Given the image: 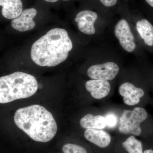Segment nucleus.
I'll return each instance as SVG.
<instances>
[{
  "mask_svg": "<svg viewBox=\"0 0 153 153\" xmlns=\"http://www.w3.org/2000/svg\"><path fill=\"white\" fill-rule=\"evenodd\" d=\"M85 88L96 99L105 98L110 92V83L107 80L91 79L85 82Z\"/></svg>",
  "mask_w": 153,
  "mask_h": 153,
  "instance_id": "nucleus-10",
  "label": "nucleus"
},
{
  "mask_svg": "<svg viewBox=\"0 0 153 153\" xmlns=\"http://www.w3.org/2000/svg\"><path fill=\"white\" fill-rule=\"evenodd\" d=\"M97 18L98 15L95 12L87 10L77 13L75 21L80 32L86 35H92L95 33L94 24Z\"/></svg>",
  "mask_w": 153,
  "mask_h": 153,
  "instance_id": "nucleus-9",
  "label": "nucleus"
},
{
  "mask_svg": "<svg viewBox=\"0 0 153 153\" xmlns=\"http://www.w3.org/2000/svg\"><path fill=\"white\" fill-rule=\"evenodd\" d=\"M72 48L73 44L66 30L54 28L33 44L31 58L38 66L54 67L67 59Z\"/></svg>",
  "mask_w": 153,
  "mask_h": 153,
  "instance_id": "nucleus-1",
  "label": "nucleus"
},
{
  "mask_svg": "<svg viewBox=\"0 0 153 153\" xmlns=\"http://www.w3.org/2000/svg\"><path fill=\"white\" fill-rule=\"evenodd\" d=\"M14 119L17 127L36 141L48 142L57 133V123L52 113L39 105L17 110Z\"/></svg>",
  "mask_w": 153,
  "mask_h": 153,
  "instance_id": "nucleus-2",
  "label": "nucleus"
},
{
  "mask_svg": "<svg viewBox=\"0 0 153 153\" xmlns=\"http://www.w3.org/2000/svg\"><path fill=\"white\" fill-rule=\"evenodd\" d=\"M152 85H153V77L152 78Z\"/></svg>",
  "mask_w": 153,
  "mask_h": 153,
  "instance_id": "nucleus-23",
  "label": "nucleus"
},
{
  "mask_svg": "<svg viewBox=\"0 0 153 153\" xmlns=\"http://www.w3.org/2000/svg\"><path fill=\"white\" fill-rule=\"evenodd\" d=\"M63 1H69V0H63Z\"/></svg>",
  "mask_w": 153,
  "mask_h": 153,
  "instance_id": "nucleus-22",
  "label": "nucleus"
},
{
  "mask_svg": "<svg viewBox=\"0 0 153 153\" xmlns=\"http://www.w3.org/2000/svg\"><path fill=\"white\" fill-rule=\"evenodd\" d=\"M38 89L36 78L30 74L16 71L0 78V103H9L34 95Z\"/></svg>",
  "mask_w": 153,
  "mask_h": 153,
  "instance_id": "nucleus-3",
  "label": "nucleus"
},
{
  "mask_svg": "<svg viewBox=\"0 0 153 153\" xmlns=\"http://www.w3.org/2000/svg\"><path fill=\"white\" fill-rule=\"evenodd\" d=\"M148 118V113L143 108L137 107L132 110L124 111L119 120V131L126 134L140 135L142 132L141 124Z\"/></svg>",
  "mask_w": 153,
  "mask_h": 153,
  "instance_id": "nucleus-4",
  "label": "nucleus"
},
{
  "mask_svg": "<svg viewBox=\"0 0 153 153\" xmlns=\"http://www.w3.org/2000/svg\"><path fill=\"white\" fill-rule=\"evenodd\" d=\"M146 1L151 7L153 8V0H146Z\"/></svg>",
  "mask_w": 153,
  "mask_h": 153,
  "instance_id": "nucleus-20",
  "label": "nucleus"
},
{
  "mask_svg": "<svg viewBox=\"0 0 153 153\" xmlns=\"http://www.w3.org/2000/svg\"><path fill=\"white\" fill-rule=\"evenodd\" d=\"M102 4L106 7H111L115 5L117 0H100Z\"/></svg>",
  "mask_w": 153,
  "mask_h": 153,
  "instance_id": "nucleus-18",
  "label": "nucleus"
},
{
  "mask_svg": "<svg viewBox=\"0 0 153 153\" xmlns=\"http://www.w3.org/2000/svg\"><path fill=\"white\" fill-rule=\"evenodd\" d=\"M63 153H87L85 148L74 144L67 143L62 148Z\"/></svg>",
  "mask_w": 153,
  "mask_h": 153,
  "instance_id": "nucleus-16",
  "label": "nucleus"
},
{
  "mask_svg": "<svg viewBox=\"0 0 153 153\" xmlns=\"http://www.w3.org/2000/svg\"><path fill=\"white\" fill-rule=\"evenodd\" d=\"M106 118L107 126L109 127H114L117 124V120L114 115L111 114L105 117Z\"/></svg>",
  "mask_w": 153,
  "mask_h": 153,
  "instance_id": "nucleus-17",
  "label": "nucleus"
},
{
  "mask_svg": "<svg viewBox=\"0 0 153 153\" xmlns=\"http://www.w3.org/2000/svg\"><path fill=\"white\" fill-rule=\"evenodd\" d=\"M79 124L82 128L102 129L107 126L106 118L102 115L88 114L80 119Z\"/></svg>",
  "mask_w": 153,
  "mask_h": 153,
  "instance_id": "nucleus-14",
  "label": "nucleus"
},
{
  "mask_svg": "<svg viewBox=\"0 0 153 153\" xmlns=\"http://www.w3.org/2000/svg\"><path fill=\"white\" fill-rule=\"evenodd\" d=\"M84 136L87 140L100 148L107 147L111 141L110 135L101 129H87L84 132Z\"/></svg>",
  "mask_w": 153,
  "mask_h": 153,
  "instance_id": "nucleus-11",
  "label": "nucleus"
},
{
  "mask_svg": "<svg viewBox=\"0 0 153 153\" xmlns=\"http://www.w3.org/2000/svg\"><path fill=\"white\" fill-rule=\"evenodd\" d=\"M114 32L115 36L117 38L122 48L126 52H133L136 47V44L127 20L121 19L119 21L115 26Z\"/></svg>",
  "mask_w": 153,
  "mask_h": 153,
  "instance_id": "nucleus-5",
  "label": "nucleus"
},
{
  "mask_svg": "<svg viewBox=\"0 0 153 153\" xmlns=\"http://www.w3.org/2000/svg\"><path fill=\"white\" fill-rule=\"evenodd\" d=\"M44 1L48 2L55 3L56 2L59 1V0H44Z\"/></svg>",
  "mask_w": 153,
  "mask_h": 153,
  "instance_id": "nucleus-21",
  "label": "nucleus"
},
{
  "mask_svg": "<svg viewBox=\"0 0 153 153\" xmlns=\"http://www.w3.org/2000/svg\"><path fill=\"white\" fill-rule=\"evenodd\" d=\"M143 153H153V149H148L144 151Z\"/></svg>",
  "mask_w": 153,
  "mask_h": 153,
  "instance_id": "nucleus-19",
  "label": "nucleus"
},
{
  "mask_svg": "<svg viewBox=\"0 0 153 153\" xmlns=\"http://www.w3.org/2000/svg\"><path fill=\"white\" fill-rule=\"evenodd\" d=\"M37 11L34 8L27 9L23 11L22 14L17 18L13 19L11 26L15 30L24 32L33 30L36 24L33 19L36 16Z\"/></svg>",
  "mask_w": 153,
  "mask_h": 153,
  "instance_id": "nucleus-8",
  "label": "nucleus"
},
{
  "mask_svg": "<svg viewBox=\"0 0 153 153\" xmlns=\"http://www.w3.org/2000/svg\"><path fill=\"white\" fill-rule=\"evenodd\" d=\"M119 92L123 97L124 103L129 106L139 103L140 98L144 96L145 91L141 88L136 87L131 82H123L119 88Z\"/></svg>",
  "mask_w": 153,
  "mask_h": 153,
  "instance_id": "nucleus-7",
  "label": "nucleus"
},
{
  "mask_svg": "<svg viewBox=\"0 0 153 153\" xmlns=\"http://www.w3.org/2000/svg\"><path fill=\"white\" fill-rule=\"evenodd\" d=\"M119 71V67L116 63L107 62L90 66L88 69L87 74L91 79L108 81L115 79Z\"/></svg>",
  "mask_w": 153,
  "mask_h": 153,
  "instance_id": "nucleus-6",
  "label": "nucleus"
},
{
  "mask_svg": "<svg viewBox=\"0 0 153 153\" xmlns=\"http://www.w3.org/2000/svg\"><path fill=\"white\" fill-rule=\"evenodd\" d=\"M122 146L128 153H143L142 143L133 135L123 142Z\"/></svg>",
  "mask_w": 153,
  "mask_h": 153,
  "instance_id": "nucleus-15",
  "label": "nucleus"
},
{
  "mask_svg": "<svg viewBox=\"0 0 153 153\" xmlns=\"http://www.w3.org/2000/svg\"><path fill=\"white\" fill-rule=\"evenodd\" d=\"M136 28L146 46L153 49V25L146 19L137 22Z\"/></svg>",
  "mask_w": 153,
  "mask_h": 153,
  "instance_id": "nucleus-13",
  "label": "nucleus"
},
{
  "mask_svg": "<svg viewBox=\"0 0 153 153\" xmlns=\"http://www.w3.org/2000/svg\"><path fill=\"white\" fill-rule=\"evenodd\" d=\"M0 6L2 7V16L7 19H15L23 12V4L21 0H0Z\"/></svg>",
  "mask_w": 153,
  "mask_h": 153,
  "instance_id": "nucleus-12",
  "label": "nucleus"
}]
</instances>
